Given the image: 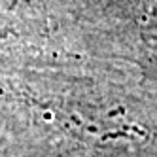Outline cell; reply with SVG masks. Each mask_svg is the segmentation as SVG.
Returning a JSON list of instances; mask_svg holds the SVG:
<instances>
[{
	"instance_id": "obj_1",
	"label": "cell",
	"mask_w": 157,
	"mask_h": 157,
	"mask_svg": "<svg viewBox=\"0 0 157 157\" xmlns=\"http://www.w3.org/2000/svg\"><path fill=\"white\" fill-rule=\"evenodd\" d=\"M0 157H157V102L61 76L0 80Z\"/></svg>"
}]
</instances>
